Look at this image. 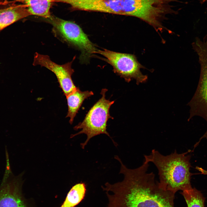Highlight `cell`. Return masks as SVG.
<instances>
[{
    "mask_svg": "<svg viewBox=\"0 0 207 207\" xmlns=\"http://www.w3.org/2000/svg\"><path fill=\"white\" fill-rule=\"evenodd\" d=\"M123 180L107 182L101 187L108 198L107 207H174L175 193L161 188L154 174L147 173L148 163L134 169L127 168L119 157Z\"/></svg>",
    "mask_w": 207,
    "mask_h": 207,
    "instance_id": "obj_1",
    "label": "cell"
},
{
    "mask_svg": "<svg viewBox=\"0 0 207 207\" xmlns=\"http://www.w3.org/2000/svg\"><path fill=\"white\" fill-rule=\"evenodd\" d=\"M189 151L182 154L176 150L170 155L164 156L154 149L149 155H145L144 162H152L158 171L159 186L163 189L175 193L192 189L191 183L192 174L190 172L191 156Z\"/></svg>",
    "mask_w": 207,
    "mask_h": 207,
    "instance_id": "obj_2",
    "label": "cell"
},
{
    "mask_svg": "<svg viewBox=\"0 0 207 207\" xmlns=\"http://www.w3.org/2000/svg\"><path fill=\"white\" fill-rule=\"evenodd\" d=\"M45 20L53 26L55 34L80 52V63L87 64L98 50L81 28L74 22L66 20L51 14Z\"/></svg>",
    "mask_w": 207,
    "mask_h": 207,
    "instance_id": "obj_3",
    "label": "cell"
},
{
    "mask_svg": "<svg viewBox=\"0 0 207 207\" xmlns=\"http://www.w3.org/2000/svg\"><path fill=\"white\" fill-rule=\"evenodd\" d=\"M108 91L106 89H103L100 94L102 97L90 108L82 122H79L74 127L75 130H81L78 132L72 135L70 138L82 134L87 136L85 141L80 143L82 148L84 149L89 140L93 137L102 134L109 136L114 144L116 146L117 143L111 138L106 130L107 122L109 118L113 119L110 116L109 110L114 101H110L105 98V93Z\"/></svg>",
    "mask_w": 207,
    "mask_h": 207,
    "instance_id": "obj_4",
    "label": "cell"
},
{
    "mask_svg": "<svg viewBox=\"0 0 207 207\" xmlns=\"http://www.w3.org/2000/svg\"><path fill=\"white\" fill-rule=\"evenodd\" d=\"M192 46L198 57L200 73L197 89L188 104L190 108L188 121L193 117L199 116L207 122V37L197 40ZM204 138L207 139V130L200 139Z\"/></svg>",
    "mask_w": 207,
    "mask_h": 207,
    "instance_id": "obj_5",
    "label": "cell"
},
{
    "mask_svg": "<svg viewBox=\"0 0 207 207\" xmlns=\"http://www.w3.org/2000/svg\"><path fill=\"white\" fill-rule=\"evenodd\" d=\"M97 53L105 58L104 60L113 67L114 72L129 83L134 79L137 85L145 82L147 79L140 69L143 66L133 55L121 53L106 49L98 50Z\"/></svg>",
    "mask_w": 207,
    "mask_h": 207,
    "instance_id": "obj_6",
    "label": "cell"
},
{
    "mask_svg": "<svg viewBox=\"0 0 207 207\" xmlns=\"http://www.w3.org/2000/svg\"><path fill=\"white\" fill-rule=\"evenodd\" d=\"M5 170L0 184V207H27L21 189L24 172L15 175L7 156Z\"/></svg>",
    "mask_w": 207,
    "mask_h": 207,
    "instance_id": "obj_7",
    "label": "cell"
},
{
    "mask_svg": "<svg viewBox=\"0 0 207 207\" xmlns=\"http://www.w3.org/2000/svg\"><path fill=\"white\" fill-rule=\"evenodd\" d=\"M72 60L64 64L59 65L51 60L47 55L36 53L34 54L33 64L44 67L53 72L56 76L64 94L66 96L77 88L72 78L74 70L72 68Z\"/></svg>",
    "mask_w": 207,
    "mask_h": 207,
    "instance_id": "obj_8",
    "label": "cell"
},
{
    "mask_svg": "<svg viewBox=\"0 0 207 207\" xmlns=\"http://www.w3.org/2000/svg\"><path fill=\"white\" fill-rule=\"evenodd\" d=\"M131 0H72L76 10L130 16Z\"/></svg>",
    "mask_w": 207,
    "mask_h": 207,
    "instance_id": "obj_9",
    "label": "cell"
},
{
    "mask_svg": "<svg viewBox=\"0 0 207 207\" xmlns=\"http://www.w3.org/2000/svg\"><path fill=\"white\" fill-rule=\"evenodd\" d=\"M0 8V31L16 21L31 15L27 6L12 3Z\"/></svg>",
    "mask_w": 207,
    "mask_h": 207,
    "instance_id": "obj_10",
    "label": "cell"
},
{
    "mask_svg": "<svg viewBox=\"0 0 207 207\" xmlns=\"http://www.w3.org/2000/svg\"><path fill=\"white\" fill-rule=\"evenodd\" d=\"M19 2L26 5L31 15L46 19L51 15L50 9L52 3L50 0H0V4Z\"/></svg>",
    "mask_w": 207,
    "mask_h": 207,
    "instance_id": "obj_11",
    "label": "cell"
},
{
    "mask_svg": "<svg viewBox=\"0 0 207 207\" xmlns=\"http://www.w3.org/2000/svg\"><path fill=\"white\" fill-rule=\"evenodd\" d=\"M93 95L92 91H82L77 87L75 90L66 96L68 106L66 117L70 118L69 122L70 124H72L84 100Z\"/></svg>",
    "mask_w": 207,
    "mask_h": 207,
    "instance_id": "obj_12",
    "label": "cell"
},
{
    "mask_svg": "<svg viewBox=\"0 0 207 207\" xmlns=\"http://www.w3.org/2000/svg\"><path fill=\"white\" fill-rule=\"evenodd\" d=\"M86 186L83 182L73 186L67 194L60 207H74L84 198L86 192Z\"/></svg>",
    "mask_w": 207,
    "mask_h": 207,
    "instance_id": "obj_13",
    "label": "cell"
},
{
    "mask_svg": "<svg viewBox=\"0 0 207 207\" xmlns=\"http://www.w3.org/2000/svg\"><path fill=\"white\" fill-rule=\"evenodd\" d=\"M188 207H204L205 198L202 193L195 188L183 191Z\"/></svg>",
    "mask_w": 207,
    "mask_h": 207,
    "instance_id": "obj_14",
    "label": "cell"
},
{
    "mask_svg": "<svg viewBox=\"0 0 207 207\" xmlns=\"http://www.w3.org/2000/svg\"><path fill=\"white\" fill-rule=\"evenodd\" d=\"M201 4H202L207 1V0H198Z\"/></svg>",
    "mask_w": 207,
    "mask_h": 207,
    "instance_id": "obj_15",
    "label": "cell"
}]
</instances>
